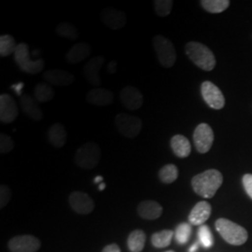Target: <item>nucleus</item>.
I'll return each instance as SVG.
<instances>
[{
	"label": "nucleus",
	"mask_w": 252,
	"mask_h": 252,
	"mask_svg": "<svg viewBox=\"0 0 252 252\" xmlns=\"http://www.w3.org/2000/svg\"><path fill=\"white\" fill-rule=\"evenodd\" d=\"M223 181L221 173L217 169H208L194 176L191 187L196 194L203 198H212Z\"/></svg>",
	"instance_id": "1"
},
{
	"label": "nucleus",
	"mask_w": 252,
	"mask_h": 252,
	"mask_svg": "<svg viewBox=\"0 0 252 252\" xmlns=\"http://www.w3.org/2000/svg\"><path fill=\"white\" fill-rule=\"evenodd\" d=\"M185 53L191 62L204 71H211L216 66V58L212 51L200 42H188L185 46Z\"/></svg>",
	"instance_id": "2"
},
{
	"label": "nucleus",
	"mask_w": 252,
	"mask_h": 252,
	"mask_svg": "<svg viewBox=\"0 0 252 252\" xmlns=\"http://www.w3.org/2000/svg\"><path fill=\"white\" fill-rule=\"evenodd\" d=\"M217 231L227 243L240 246L247 242L249 234L242 226L227 219H219L216 221Z\"/></svg>",
	"instance_id": "3"
},
{
	"label": "nucleus",
	"mask_w": 252,
	"mask_h": 252,
	"mask_svg": "<svg viewBox=\"0 0 252 252\" xmlns=\"http://www.w3.org/2000/svg\"><path fill=\"white\" fill-rule=\"evenodd\" d=\"M100 159L101 150L94 142H87L81 146L74 157L76 164L82 169L94 168L99 163Z\"/></svg>",
	"instance_id": "4"
},
{
	"label": "nucleus",
	"mask_w": 252,
	"mask_h": 252,
	"mask_svg": "<svg viewBox=\"0 0 252 252\" xmlns=\"http://www.w3.org/2000/svg\"><path fill=\"white\" fill-rule=\"evenodd\" d=\"M14 60L23 72L30 75H36L41 72L45 65L43 59H37L36 61H32L30 59L29 46L24 42L19 43L17 46L14 53Z\"/></svg>",
	"instance_id": "5"
},
{
	"label": "nucleus",
	"mask_w": 252,
	"mask_h": 252,
	"mask_svg": "<svg viewBox=\"0 0 252 252\" xmlns=\"http://www.w3.org/2000/svg\"><path fill=\"white\" fill-rule=\"evenodd\" d=\"M153 44L161 65L166 68L172 67L176 63L177 54L171 41L163 36L157 35L153 37Z\"/></svg>",
	"instance_id": "6"
},
{
	"label": "nucleus",
	"mask_w": 252,
	"mask_h": 252,
	"mask_svg": "<svg viewBox=\"0 0 252 252\" xmlns=\"http://www.w3.org/2000/svg\"><path fill=\"white\" fill-rule=\"evenodd\" d=\"M114 123L118 132L126 138H135L140 134L143 127L141 119L126 113H119Z\"/></svg>",
	"instance_id": "7"
},
{
	"label": "nucleus",
	"mask_w": 252,
	"mask_h": 252,
	"mask_svg": "<svg viewBox=\"0 0 252 252\" xmlns=\"http://www.w3.org/2000/svg\"><path fill=\"white\" fill-rule=\"evenodd\" d=\"M214 142L213 130L207 124H200L193 132V143L199 153H207Z\"/></svg>",
	"instance_id": "8"
},
{
	"label": "nucleus",
	"mask_w": 252,
	"mask_h": 252,
	"mask_svg": "<svg viewBox=\"0 0 252 252\" xmlns=\"http://www.w3.org/2000/svg\"><path fill=\"white\" fill-rule=\"evenodd\" d=\"M201 94L209 108L221 109L225 105V98L220 88L211 81H204L201 85Z\"/></svg>",
	"instance_id": "9"
},
{
	"label": "nucleus",
	"mask_w": 252,
	"mask_h": 252,
	"mask_svg": "<svg viewBox=\"0 0 252 252\" xmlns=\"http://www.w3.org/2000/svg\"><path fill=\"white\" fill-rule=\"evenodd\" d=\"M41 247L39 239L29 234L16 235L9 241L11 252H36Z\"/></svg>",
	"instance_id": "10"
},
{
	"label": "nucleus",
	"mask_w": 252,
	"mask_h": 252,
	"mask_svg": "<svg viewBox=\"0 0 252 252\" xmlns=\"http://www.w3.org/2000/svg\"><path fill=\"white\" fill-rule=\"evenodd\" d=\"M68 202L73 210L81 215H88L94 209V202L90 195L80 190L73 191Z\"/></svg>",
	"instance_id": "11"
},
{
	"label": "nucleus",
	"mask_w": 252,
	"mask_h": 252,
	"mask_svg": "<svg viewBox=\"0 0 252 252\" xmlns=\"http://www.w3.org/2000/svg\"><path fill=\"white\" fill-rule=\"evenodd\" d=\"M19 109L16 102L9 94L0 95V121L2 124H11L18 117Z\"/></svg>",
	"instance_id": "12"
},
{
	"label": "nucleus",
	"mask_w": 252,
	"mask_h": 252,
	"mask_svg": "<svg viewBox=\"0 0 252 252\" xmlns=\"http://www.w3.org/2000/svg\"><path fill=\"white\" fill-rule=\"evenodd\" d=\"M120 100L127 109L137 110L143 106L144 97L140 91L134 86H126L120 93Z\"/></svg>",
	"instance_id": "13"
},
{
	"label": "nucleus",
	"mask_w": 252,
	"mask_h": 252,
	"mask_svg": "<svg viewBox=\"0 0 252 252\" xmlns=\"http://www.w3.org/2000/svg\"><path fill=\"white\" fill-rule=\"evenodd\" d=\"M101 20L106 27L112 30H120L126 27V13L114 8H106L101 11Z\"/></svg>",
	"instance_id": "14"
},
{
	"label": "nucleus",
	"mask_w": 252,
	"mask_h": 252,
	"mask_svg": "<svg viewBox=\"0 0 252 252\" xmlns=\"http://www.w3.org/2000/svg\"><path fill=\"white\" fill-rule=\"evenodd\" d=\"M104 63L105 58L103 56H94L83 65V75L92 85L100 86L102 84L99 72Z\"/></svg>",
	"instance_id": "15"
},
{
	"label": "nucleus",
	"mask_w": 252,
	"mask_h": 252,
	"mask_svg": "<svg viewBox=\"0 0 252 252\" xmlns=\"http://www.w3.org/2000/svg\"><path fill=\"white\" fill-rule=\"evenodd\" d=\"M86 101L91 105L106 107L113 103L114 94L111 91L105 88H94L87 93Z\"/></svg>",
	"instance_id": "16"
},
{
	"label": "nucleus",
	"mask_w": 252,
	"mask_h": 252,
	"mask_svg": "<svg viewBox=\"0 0 252 252\" xmlns=\"http://www.w3.org/2000/svg\"><path fill=\"white\" fill-rule=\"evenodd\" d=\"M43 79L50 85L54 86H68L75 81L72 73L62 69H52L43 73Z\"/></svg>",
	"instance_id": "17"
},
{
	"label": "nucleus",
	"mask_w": 252,
	"mask_h": 252,
	"mask_svg": "<svg viewBox=\"0 0 252 252\" xmlns=\"http://www.w3.org/2000/svg\"><path fill=\"white\" fill-rule=\"evenodd\" d=\"M20 104L24 113L27 117L36 122H39L43 119L42 109L39 107V103L35 97H32L28 94H23L20 98Z\"/></svg>",
	"instance_id": "18"
},
{
	"label": "nucleus",
	"mask_w": 252,
	"mask_h": 252,
	"mask_svg": "<svg viewBox=\"0 0 252 252\" xmlns=\"http://www.w3.org/2000/svg\"><path fill=\"white\" fill-rule=\"evenodd\" d=\"M211 215V206L207 201H201L191 209L189 215V224L201 226Z\"/></svg>",
	"instance_id": "19"
},
{
	"label": "nucleus",
	"mask_w": 252,
	"mask_h": 252,
	"mask_svg": "<svg viewBox=\"0 0 252 252\" xmlns=\"http://www.w3.org/2000/svg\"><path fill=\"white\" fill-rule=\"evenodd\" d=\"M137 213L144 220H153L160 218L162 213V207L159 203L153 200H145L137 206Z\"/></svg>",
	"instance_id": "20"
},
{
	"label": "nucleus",
	"mask_w": 252,
	"mask_h": 252,
	"mask_svg": "<svg viewBox=\"0 0 252 252\" xmlns=\"http://www.w3.org/2000/svg\"><path fill=\"white\" fill-rule=\"evenodd\" d=\"M92 49L88 43L79 42L71 47V49L65 54V60L71 64L81 63L88 56H90Z\"/></svg>",
	"instance_id": "21"
},
{
	"label": "nucleus",
	"mask_w": 252,
	"mask_h": 252,
	"mask_svg": "<svg viewBox=\"0 0 252 252\" xmlns=\"http://www.w3.org/2000/svg\"><path fill=\"white\" fill-rule=\"evenodd\" d=\"M49 142L56 149H60L66 143L67 133L64 126L60 123H55L50 127L48 132Z\"/></svg>",
	"instance_id": "22"
},
{
	"label": "nucleus",
	"mask_w": 252,
	"mask_h": 252,
	"mask_svg": "<svg viewBox=\"0 0 252 252\" xmlns=\"http://www.w3.org/2000/svg\"><path fill=\"white\" fill-rule=\"evenodd\" d=\"M170 146L174 154L180 158L188 157L191 152L189 139L184 135H174L171 138Z\"/></svg>",
	"instance_id": "23"
},
{
	"label": "nucleus",
	"mask_w": 252,
	"mask_h": 252,
	"mask_svg": "<svg viewBox=\"0 0 252 252\" xmlns=\"http://www.w3.org/2000/svg\"><path fill=\"white\" fill-rule=\"evenodd\" d=\"M146 243V234L142 230H135L129 234L127 246L131 252H141Z\"/></svg>",
	"instance_id": "24"
},
{
	"label": "nucleus",
	"mask_w": 252,
	"mask_h": 252,
	"mask_svg": "<svg viewBox=\"0 0 252 252\" xmlns=\"http://www.w3.org/2000/svg\"><path fill=\"white\" fill-rule=\"evenodd\" d=\"M34 97L38 103L49 102L54 99V89L49 83H38L34 90Z\"/></svg>",
	"instance_id": "25"
},
{
	"label": "nucleus",
	"mask_w": 252,
	"mask_h": 252,
	"mask_svg": "<svg viewBox=\"0 0 252 252\" xmlns=\"http://www.w3.org/2000/svg\"><path fill=\"white\" fill-rule=\"evenodd\" d=\"M201 6L210 13H221L229 8V0H201Z\"/></svg>",
	"instance_id": "26"
},
{
	"label": "nucleus",
	"mask_w": 252,
	"mask_h": 252,
	"mask_svg": "<svg viewBox=\"0 0 252 252\" xmlns=\"http://www.w3.org/2000/svg\"><path fill=\"white\" fill-rule=\"evenodd\" d=\"M55 32L58 36L64 37V38H68L71 40H77L80 36L77 27L67 22H63V23L58 24L55 28Z\"/></svg>",
	"instance_id": "27"
},
{
	"label": "nucleus",
	"mask_w": 252,
	"mask_h": 252,
	"mask_svg": "<svg viewBox=\"0 0 252 252\" xmlns=\"http://www.w3.org/2000/svg\"><path fill=\"white\" fill-rule=\"evenodd\" d=\"M173 236L174 232L171 230H162L161 232H157L153 234L152 243L157 249L166 248L171 243Z\"/></svg>",
	"instance_id": "28"
},
{
	"label": "nucleus",
	"mask_w": 252,
	"mask_h": 252,
	"mask_svg": "<svg viewBox=\"0 0 252 252\" xmlns=\"http://www.w3.org/2000/svg\"><path fill=\"white\" fill-rule=\"evenodd\" d=\"M159 179L164 184H171L174 181L178 180L179 169L175 164H166L162 166L159 171Z\"/></svg>",
	"instance_id": "29"
},
{
	"label": "nucleus",
	"mask_w": 252,
	"mask_h": 252,
	"mask_svg": "<svg viewBox=\"0 0 252 252\" xmlns=\"http://www.w3.org/2000/svg\"><path fill=\"white\" fill-rule=\"evenodd\" d=\"M18 44H16V41L13 36L10 35H1L0 36V56L1 57H7L10 54H14L15 50Z\"/></svg>",
	"instance_id": "30"
},
{
	"label": "nucleus",
	"mask_w": 252,
	"mask_h": 252,
	"mask_svg": "<svg viewBox=\"0 0 252 252\" xmlns=\"http://www.w3.org/2000/svg\"><path fill=\"white\" fill-rule=\"evenodd\" d=\"M191 226L189 223L183 222L176 228L175 232V238L176 241L180 245L186 244L189 240V237L191 235Z\"/></svg>",
	"instance_id": "31"
},
{
	"label": "nucleus",
	"mask_w": 252,
	"mask_h": 252,
	"mask_svg": "<svg viewBox=\"0 0 252 252\" xmlns=\"http://www.w3.org/2000/svg\"><path fill=\"white\" fill-rule=\"evenodd\" d=\"M197 234H198L199 243L201 244L204 248L209 249L213 246L214 238L212 236V233L208 226L205 224L200 226Z\"/></svg>",
	"instance_id": "32"
},
{
	"label": "nucleus",
	"mask_w": 252,
	"mask_h": 252,
	"mask_svg": "<svg viewBox=\"0 0 252 252\" xmlns=\"http://www.w3.org/2000/svg\"><path fill=\"white\" fill-rule=\"evenodd\" d=\"M174 2L172 0H154V10L158 16L165 17L170 14Z\"/></svg>",
	"instance_id": "33"
},
{
	"label": "nucleus",
	"mask_w": 252,
	"mask_h": 252,
	"mask_svg": "<svg viewBox=\"0 0 252 252\" xmlns=\"http://www.w3.org/2000/svg\"><path fill=\"white\" fill-rule=\"evenodd\" d=\"M14 148V141L13 139L6 134L0 135V153L6 154L9 153Z\"/></svg>",
	"instance_id": "34"
},
{
	"label": "nucleus",
	"mask_w": 252,
	"mask_h": 252,
	"mask_svg": "<svg viewBox=\"0 0 252 252\" xmlns=\"http://www.w3.org/2000/svg\"><path fill=\"white\" fill-rule=\"evenodd\" d=\"M11 199V190L5 184L0 186V208L6 207Z\"/></svg>",
	"instance_id": "35"
},
{
	"label": "nucleus",
	"mask_w": 252,
	"mask_h": 252,
	"mask_svg": "<svg viewBox=\"0 0 252 252\" xmlns=\"http://www.w3.org/2000/svg\"><path fill=\"white\" fill-rule=\"evenodd\" d=\"M242 181H243L244 188L246 189L247 193L252 199V174L244 175Z\"/></svg>",
	"instance_id": "36"
},
{
	"label": "nucleus",
	"mask_w": 252,
	"mask_h": 252,
	"mask_svg": "<svg viewBox=\"0 0 252 252\" xmlns=\"http://www.w3.org/2000/svg\"><path fill=\"white\" fill-rule=\"evenodd\" d=\"M102 252H121V250L117 244H110L106 246Z\"/></svg>",
	"instance_id": "37"
},
{
	"label": "nucleus",
	"mask_w": 252,
	"mask_h": 252,
	"mask_svg": "<svg viewBox=\"0 0 252 252\" xmlns=\"http://www.w3.org/2000/svg\"><path fill=\"white\" fill-rule=\"evenodd\" d=\"M116 68H117V62L111 61L110 63H108V72L111 73V74L116 72Z\"/></svg>",
	"instance_id": "38"
},
{
	"label": "nucleus",
	"mask_w": 252,
	"mask_h": 252,
	"mask_svg": "<svg viewBox=\"0 0 252 252\" xmlns=\"http://www.w3.org/2000/svg\"><path fill=\"white\" fill-rule=\"evenodd\" d=\"M24 88V83H18L16 85L12 86V89L16 92L17 94H21V89Z\"/></svg>",
	"instance_id": "39"
},
{
	"label": "nucleus",
	"mask_w": 252,
	"mask_h": 252,
	"mask_svg": "<svg viewBox=\"0 0 252 252\" xmlns=\"http://www.w3.org/2000/svg\"><path fill=\"white\" fill-rule=\"evenodd\" d=\"M199 248V243L198 242H195V243L193 244L190 248H189V252H195L197 250H198Z\"/></svg>",
	"instance_id": "40"
},
{
	"label": "nucleus",
	"mask_w": 252,
	"mask_h": 252,
	"mask_svg": "<svg viewBox=\"0 0 252 252\" xmlns=\"http://www.w3.org/2000/svg\"><path fill=\"white\" fill-rule=\"evenodd\" d=\"M102 181H103V177H101V176H97V177L94 179V182L97 183V184L102 183Z\"/></svg>",
	"instance_id": "41"
},
{
	"label": "nucleus",
	"mask_w": 252,
	"mask_h": 252,
	"mask_svg": "<svg viewBox=\"0 0 252 252\" xmlns=\"http://www.w3.org/2000/svg\"><path fill=\"white\" fill-rule=\"evenodd\" d=\"M106 188V184L104 183V182H102V183H100L99 186H98V189L99 190H104Z\"/></svg>",
	"instance_id": "42"
},
{
	"label": "nucleus",
	"mask_w": 252,
	"mask_h": 252,
	"mask_svg": "<svg viewBox=\"0 0 252 252\" xmlns=\"http://www.w3.org/2000/svg\"><path fill=\"white\" fill-rule=\"evenodd\" d=\"M175 252L174 251H168V252Z\"/></svg>",
	"instance_id": "43"
}]
</instances>
